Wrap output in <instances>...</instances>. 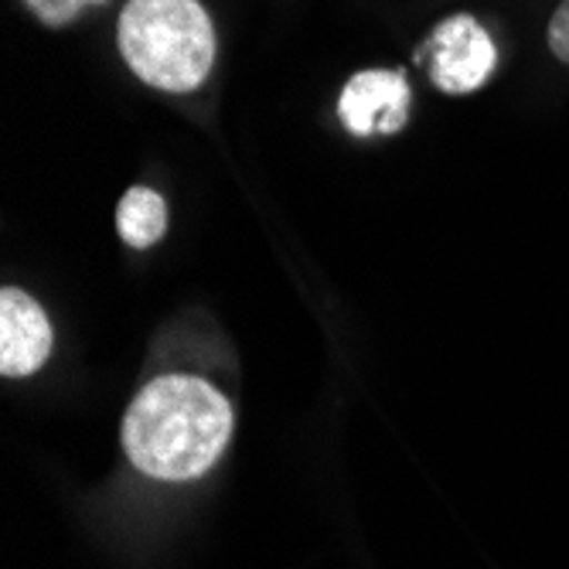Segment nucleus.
<instances>
[{
    "mask_svg": "<svg viewBox=\"0 0 569 569\" xmlns=\"http://www.w3.org/2000/svg\"><path fill=\"white\" fill-rule=\"evenodd\" d=\"M28 4L38 11V18L44 24H66L69 18H76L86 4H99V0H28Z\"/></svg>",
    "mask_w": 569,
    "mask_h": 569,
    "instance_id": "0eeeda50",
    "label": "nucleus"
},
{
    "mask_svg": "<svg viewBox=\"0 0 569 569\" xmlns=\"http://www.w3.org/2000/svg\"><path fill=\"white\" fill-rule=\"evenodd\" d=\"M417 59L427 62L437 89L450 96H468L491 79L498 51L488 31L471 14H453L430 34V41L417 51Z\"/></svg>",
    "mask_w": 569,
    "mask_h": 569,
    "instance_id": "7ed1b4c3",
    "label": "nucleus"
},
{
    "mask_svg": "<svg viewBox=\"0 0 569 569\" xmlns=\"http://www.w3.org/2000/svg\"><path fill=\"white\" fill-rule=\"evenodd\" d=\"M338 117L355 137L399 133L409 120V82L399 69H369L348 79Z\"/></svg>",
    "mask_w": 569,
    "mask_h": 569,
    "instance_id": "20e7f679",
    "label": "nucleus"
},
{
    "mask_svg": "<svg viewBox=\"0 0 569 569\" xmlns=\"http://www.w3.org/2000/svg\"><path fill=\"white\" fill-rule=\"evenodd\" d=\"M117 229H120V239L133 249H150L153 242H161V236L168 229L164 198L150 188H130L120 198Z\"/></svg>",
    "mask_w": 569,
    "mask_h": 569,
    "instance_id": "423d86ee",
    "label": "nucleus"
},
{
    "mask_svg": "<svg viewBox=\"0 0 569 569\" xmlns=\"http://www.w3.org/2000/svg\"><path fill=\"white\" fill-rule=\"evenodd\" d=\"M232 437V406L204 379L161 376L137 392L123 417V450L158 481H194L212 471Z\"/></svg>",
    "mask_w": 569,
    "mask_h": 569,
    "instance_id": "f257e3e1",
    "label": "nucleus"
},
{
    "mask_svg": "<svg viewBox=\"0 0 569 569\" xmlns=\"http://www.w3.org/2000/svg\"><path fill=\"white\" fill-rule=\"evenodd\" d=\"M51 355V325L44 310L21 290L0 293V372L8 379L34 376Z\"/></svg>",
    "mask_w": 569,
    "mask_h": 569,
    "instance_id": "39448f33",
    "label": "nucleus"
},
{
    "mask_svg": "<svg viewBox=\"0 0 569 569\" xmlns=\"http://www.w3.org/2000/svg\"><path fill=\"white\" fill-rule=\"evenodd\" d=\"M117 41L133 76L164 92L198 89L216 66V28L198 0H130Z\"/></svg>",
    "mask_w": 569,
    "mask_h": 569,
    "instance_id": "f03ea898",
    "label": "nucleus"
},
{
    "mask_svg": "<svg viewBox=\"0 0 569 569\" xmlns=\"http://www.w3.org/2000/svg\"><path fill=\"white\" fill-rule=\"evenodd\" d=\"M549 48L559 62L569 66V0H562L559 11L549 21Z\"/></svg>",
    "mask_w": 569,
    "mask_h": 569,
    "instance_id": "6e6552de",
    "label": "nucleus"
}]
</instances>
